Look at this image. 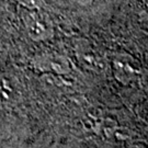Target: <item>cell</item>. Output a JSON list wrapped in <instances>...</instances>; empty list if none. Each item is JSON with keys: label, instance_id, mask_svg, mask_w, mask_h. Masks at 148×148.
<instances>
[{"label": "cell", "instance_id": "obj_1", "mask_svg": "<svg viewBox=\"0 0 148 148\" xmlns=\"http://www.w3.org/2000/svg\"><path fill=\"white\" fill-rule=\"evenodd\" d=\"M23 24L29 37L35 42L47 41L54 35V27L51 18L41 10H25L22 14Z\"/></svg>", "mask_w": 148, "mask_h": 148}, {"label": "cell", "instance_id": "obj_2", "mask_svg": "<svg viewBox=\"0 0 148 148\" xmlns=\"http://www.w3.org/2000/svg\"><path fill=\"white\" fill-rule=\"evenodd\" d=\"M35 66L48 75H65L70 71L68 59L58 54H45L37 56Z\"/></svg>", "mask_w": 148, "mask_h": 148}, {"label": "cell", "instance_id": "obj_3", "mask_svg": "<svg viewBox=\"0 0 148 148\" xmlns=\"http://www.w3.org/2000/svg\"><path fill=\"white\" fill-rule=\"evenodd\" d=\"M113 71L116 78L122 84H128L135 79L137 76V69L134 63L127 57L120 56L113 60Z\"/></svg>", "mask_w": 148, "mask_h": 148}, {"label": "cell", "instance_id": "obj_4", "mask_svg": "<svg viewBox=\"0 0 148 148\" xmlns=\"http://www.w3.org/2000/svg\"><path fill=\"white\" fill-rule=\"evenodd\" d=\"M79 59L85 67L91 69V70H97V71L100 70L101 71L102 69L104 68L103 60L98 55H95L92 52L91 53H82L80 55Z\"/></svg>", "mask_w": 148, "mask_h": 148}, {"label": "cell", "instance_id": "obj_5", "mask_svg": "<svg viewBox=\"0 0 148 148\" xmlns=\"http://www.w3.org/2000/svg\"><path fill=\"white\" fill-rule=\"evenodd\" d=\"M13 88L8 80L0 77V102L9 103L13 99Z\"/></svg>", "mask_w": 148, "mask_h": 148}, {"label": "cell", "instance_id": "obj_6", "mask_svg": "<svg viewBox=\"0 0 148 148\" xmlns=\"http://www.w3.org/2000/svg\"><path fill=\"white\" fill-rule=\"evenodd\" d=\"M25 10H41L44 7V0H16Z\"/></svg>", "mask_w": 148, "mask_h": 148}, {"label": "cell", "instance_id": "obj_7", "mask_svg": "<svg viewBox=\"0 0 148 148\" xmlns=\"http://www.w3.org/2000/svg\"><path fill=\"white\" fill-rule=\"evenodd\" d=\"M71 1H74L75 3L80 5H90L92 2V0H71Z\"/></svg>", "mask_w": 148, "mask_h": 148}]
</instances>
